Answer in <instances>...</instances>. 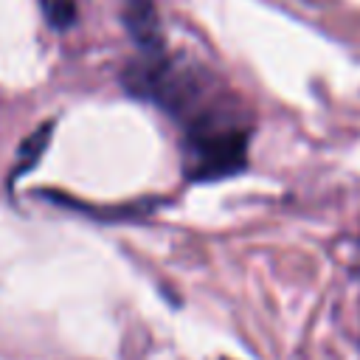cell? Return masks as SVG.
<instances>
[{
	"instance_id": "cell-1",
	"label": "cell",
	"mask_w": 360,
	"mask_h": 360,
	"mask_svg": "<svg viewBox=\"0 0 360 360\" xmlns=\"http://www.w3.org/2000/svg\"><path fill=\"white\" fill-rule=\"evenodd\" d=\"M248 135L236 127L197 121L186 143V174L191 180H219L245 166Z\"/></svg>"
},
{
	"instance_id": "cell-2",
	"label": "cell",
	"mask_w": 360,
	"mask_h": 360,
	"mask_svg": "<svg viewBox=\"0 0 360 360\" xmlns=\"http://www.w3.org/2000/svg\"><path fill=\"white\" fill-rule=\"evenodd\" d=\"M124 25L146 53H155L160 48V28H158V6H155V0H127Z\"/></svg>"
},
{
	"instance_id": "cell-3",
	"label": "cell",
	"mask_w": 360,
	"mask_h": 360,
	"mask_svg": "<svg viewBox=\"0 0 360 360\" xmlns=\"http://www.w3.org/2000/svg\"><path fill=\"white\" fill-rule=\"evenodd\" d=\"M51 129H53V124H42L37 132H31V135L25 138V143L20 146V163H17L14 177L22 174V172H28V169L39 160V155L45 152V146H48V141H51Z\"/></svg>"
},
{
	"instance_id": "cell-4",
	"label": "cell",
	"mask_w": 360,
	"mask_h": 360,
	"mask_svg": "<svg viewBox=\"0 0 360 360\" xmlns=\"http://www.w3.org/2000/svg\"><path fill=\"white\" fill-rule=\"evenodd\" d=\"M42 11L53 28H68L76 22V0H42Z\"/></svg>"
}]
</instances>
